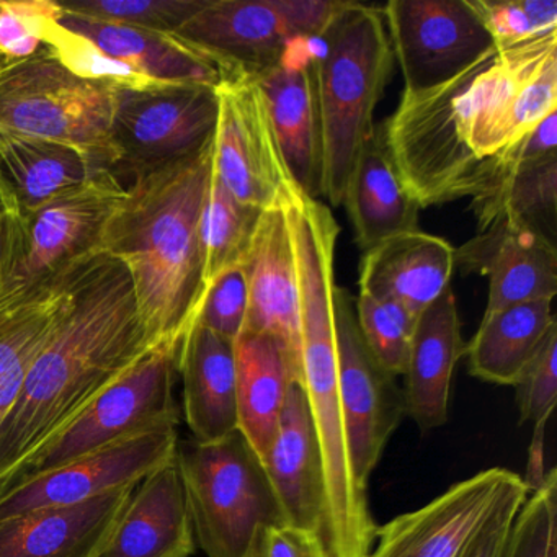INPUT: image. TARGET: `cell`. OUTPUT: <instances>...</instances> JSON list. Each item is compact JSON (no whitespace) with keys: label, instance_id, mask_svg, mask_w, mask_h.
Segmentation results:
<instances>
[{"label":"cell","instance_id":"ab89813d","mask_svg":"<svg viewBox=\"0 0 557 557\" xmlns=\"http://www.w3.org/2000/svg\"><path fill=\"white\" fill-rule=\"evenodd\" d=\"M249 311V289L243 267H234L221 273L205 293L197 324L220 337L233 342L246 325Z\"/></svg>","mask_w":557,"mask_h":557},{"label":"cell","instance_id":"8fae6325","mask_svg":"<svg viewBox=\"0 0 557 557\" xmlns=\"http://www.w3.org/2000/svg\"><path fill=\"white\" fill-rule=\"evenodd\" d=\"M528 495L520 475L485 469L419 510L377 527V544L368 557H466L498 513Z\"/></svg>","mask_w":557,"mask_h":557},{"label":"cell","instance_id":"4316f807","mask_svg":"<svg viewBox=\"0 0 557 557\" xmlns=\"http://www.w3.org/2000/svg\"><path fill=\"white\" fill-rule=\"evenodd\" d=\"M178 376L195 440L216 442L239 430L233 342L195 322L182 341Z\"/></svg>","mask_w":557,"mask_h":557},{"label":"cell","instance_id":"52a82bcc","mask_svg":"<svg viewBox=\"0 0 557 557\" xmlns=\"http://www.w3.org/2000/svg\"><path fill=\"white\" fill-rule=\"evenodd\" d=\"M116 89L77 76L48 47L24 60L0 58V128L76 146L112 172Z\"/></svg>","mask_w":557,"mask_h":557},{"label":"cell","instance_id":"5bb4252c","mask_svg":"<svg viewBox=\"0 0 557 557\" xmlns=\"http://www.w3.org/2000/svg\"><path fill=\"white\" fill-rule=\"evenodd\" d=\"M338 393L347 432L351 469L358 485L368 492V481L394 430L406 416L403 389L394 376L374 361L361 338L350 296L335 293Z\"/></svg>","mask_w":557,"mask_h":557},{"label":"cell","instance_id":"f35d334b","mask_svg":"<svg viewBox=\"0 0 557 557\" xmlns=\"http://www.w3.org/2000/svg\"><path fill=\"white\" fill-rule=\"evenodd\" d=\"M44 47L51 48L67 70L73 71L77 76L86 77V79L128 87L156 84L141 79L125 64L106 57L102 51L97 50L94 45L84 40L79 35L61 27L60 21L54 22L48 28Z\"/></svg>","mask_w":557,"mask_h":557},{"label":"cell","instance_id":"3957f363","mask_svg":"<svg viewBox=\"0 0 557 557\" xmlns=\"http://www.w3.org/2000/svg\"><path fill=\"white\" fill-rule=\"evenodd\" d=\"M213 151L214 143L190 161L133 181L103 233L102 252L128 269L156 344L184 341L207 293L201 216Z\"/></svg>","mask_w":557,"mask_h":557},{"label":"cell","instance_id":"83f0119b","mask_svg":"<svg viewBox=\"0 0 557 557\" xmlns=\"http://www.w3.org/2000/svg\"><path fill=\"white\" fill-rule=\"evenodd\" d=\"M239 430L260 461L265 459L285 406L289 386L298 381L285 348L259 332H240L234 341Z\"/></svg>","mask_w":557,"mask_h":557},{"label":"cell","instance_id":"74e56055","mask_svg":"<svg viewBox=\"0 0 557 557\" xmlns=\"http://www.w3.org/2000/svg\"><path fill=\"white\" fill-rule=\"evenodd\" d=\"M61 14L60 4L50 0L0 2V58L24 60L40 51Z\"/></svg>","mask_w":557,"mask_h":557},{"label":"cell","instance_id":"277c9868","mask_svg":"<svg viewBox=\"0 0 557 557\" xmlns=\"http://www.w3.org/2000/svg\"><path fill=\"white\" fill-rule=\"evenodd\" d=\"M321 197L342 207L358 156L374 133V110L393 71L394 53L383 12L348 2L319 38Z\"/></svg>","mask_w":557,"mask_h":557},{"label":"cell","instance_id":"e575fe53","mask_svg":"<svg viewBox=\"0 0 557 557\" xmlns=\"http://www.w3.org/2000/svg\"><path fill=\"white\" fill-rule=\"evenodd\" d=\"M58 4L66 14L174 35L208 0H74Z\"/></svg>","mask_w":557,"mask_h":557},{"label":"cell","instance_id":"603a6c76","mask_svg":"<svg viewBox=\"0 0 557 557\" xmlns=\"http://www.w3.org/2000/svg\"><path fill=\"white\" fill-rule=\"evenodd\" d=\"M194 524L175 458L136 485L94 557H190Z\"/></svg>","mask_w":557,"mask_h":557},{"label":"cell","instance_id":"9c48e42d","mask_svg":"<svg viewBox=\"0 0 557 557\" xmlns=\"http://www.w3.org/2000/svg\"><path fill=\"white\" fill-rule=\"evenodd\" d=\"M126 195L110 171H100L28 216L11 272L0 286V314L57 285L74 267L102 252L103 233Z\"/></svg>","mask_w":557,"mask_h":557},{"label":"cell","instance_id":"4dcf8cb0","mask_svg":"<svg viewBox=\"0 0 557 557\" xmlns=\"http://www.w3.org/2000/svg\"><path fill=\"white\" fill-rule=\"evenodd\" d=\"M67 276L0 314V425L14 407L32 363L57 331L70 295Z\"/></svg>","mask_w":557,"mask_h":557},{"label":"cell","instance_id":"4fadbf2b","mask_svg":"<svg viewBox=\"0 0 557 557\" xmlns=\"http://www.w3.org/2000/svg\"><path fill=\"white\" fill-rule=\"evenodd\" d=\"M177 445V425L158 426L12 482L0 492V520L38 508L79 504L138 485L175 458Z\"/></svg>","mask_w":557,"mask_h":557},{"label":"cell","instance_id":"7a4b0ae2","mask_svg":"<svg viewBox=\"0 0 557 557\" xmlns=\"http://www.w3.org/2000/svg\"><path fill=\"white\" fill-rule=\"evenodd\" d=\"M66 308L0 425V492L107 386L141 360L152 341L128 269L97 252L67 276Z\"/></svg>","mask_w":557,"mask_h":557},{"label":"cell","instance_id":"2e32d148","mask_svg":"<svg viewBox=\"0 0 557 557\" xmlns=\"http://www.w3.org/2000/svg\"><path fill=\"white\" fill-rule=\"evenodd\" d=\"M318 57L319 40L298 38L275 66L256 76L289 178L315 200L321 197L322 178Z\"/></svg>","mask_w":557,"mask_h":557},{"label":"cell","instance_id":"d6986e66","mask_svg":"<svg viewBox=\"0 0 557 557\" xmlns=\"http://www.w3.org/2000/svg\"><path fill=\"white\" fill-rule=\"evenodd\" d=\"M283 521L321 534L325 543V472L308 397L295 381L286 394L275 440L263 459Z\"/></svg>","mask_w":557,"mask_h":557},{"label":"cell","instance_id":"7402d4cb","mask_svg":"<svg viewBox=\"0 0 557 557\" xmlns=\"http://www.w3.org/2000/svg\"><path fill=\"white\" fill-rule=\"evenodd\" d=\"M455 270V247L417 230L364 250L358 285L360 292L399 306L417 321L451 288Z\"/></svg>","mask_w":557,"mask_h":557},{"label":"cell","instance_id":"1f68e13d","mask_svg":"<svg viewBox=\"0 0 557 557\" xmlns=\"http://www.w3.org/2000/svg\"><path fill=\"white\" fill-rule=\"evenodd\" d=\"M478 230L497 220L523 224L556 244L557 156L523 165L497 190L471 201Z\"/></svg>","mask_w":557,"mask_h":557},{"label":"cell","instance_id":"484cf974","mask_svg":"<svg viewBox=\"0 0 557 557\" xmlns=\"http://www.w3.org/2000/svg\"><path fill=\"white\" fill-rule=\"evenodd\" d=\"M100 171L107 169L76 146L0 128V191L21 218Z\"/></svg>","mask_w":557,"mask_h":557},{"label":"cell","instance_id":"ac0fdd59","mask_svg":"<svg viewBox=\"0 0 557 557\" xmlns=\"http://www.w3.org/2000/svg\"><path fill=\"white\" fill-rule=\"evenodd\" d=\"M455 269L488 278L485 314L557 295L556 244L523 224L497 220L455 249Z\"/></svg>","mask_w":557,"mask_h":557},{"label":"cell","instance_id":"7bdbcfd3","mask_svg":"<svg viewBox=\"0 0 557 557\" xmlns=\"http://www.w3.org/2000/svg\"><path fill=\"white\" fill-rule=\"evenodd\" d=\"M523 502H513L507 505L498 517L492 521L491 527L484 531L481 537L475 541L472 549L466 557H502L504 556L505 546H507L508 534H510L511 524L515 517L520 511Z\"/></svg>","mask_w":557,"mask_h":557},{"label":"cell","instance_id":"b9f144b4","mask_svg":"<svg viewBox=\"0 0 557 557\" xmlns=\"http://www.w3.org/2000/svg\"><path fill=\"white\" fill-rule=\"evenodd\" d=\"M244 557H331L321 534L286 523L257 531Z\"/></svg>","mask_w":557,"mask_h":557},{"label":"cell","instance_id":"f546056e","mask_svg":"<svg viewBox=\"0 0 557 557\" xmlns=\"http://www.w3.org/2000/svg\"><path fill=\"white\" fill-rule=\"evenodd\" d=\"M556 327L550 299L484 314L474 337L466 344L469 373L485 383L515 386Z\"/></svg>","mask_w":557,"mask_h":557},{"label":"cell","instance_id":"8d00e7d4","mask_svg":"<svg viewBox=\"0 0 557 557\" xmlns=\"http://www.w3.org/2000/svg\"><path fill=\"white\" fill-rule=\"evenodd\" d=\"M472 5L498 50H507L557 32L556 0H472Z\"/></svg>","mask_w":557,"mask_h":557},{"label":"cell","instance_id":"7c38bea8","mask_svg":"<svg viewBox=\"0 0 557 557\" xmlns=\"http://www.w3.org/2000/svg\"><path fill=\"white\" fill-rule=\"evenodd\" d=\"M381 12L404 92L442 86L495 48L472 0H391Z\"/></svg>","mask_w":557,"mask_h":557},{"label":"cell","instance_id":"ffe728a7","mask_svg":"<svg viewBox=\"0 0 557 557\" xmlns=\"http://www.w3.org/2000/svg\"><path fill=\"white\" fill-rule=\"evenodd\" d=\"M60 25L89 41L106 57L125 64L148 83L197 84L220 89L223 84L243 77L177 35L66 12L61 14Z\"/></svg>","mask_w":557,"mask_h":557},{"label":"cell","instance_id":"30bf717a","mask_svg":"<svg viewBox=\"0 0 557 557\" xmlns=\"http://www.w3.org/2000/svg\"><path fill=\"white\" fill-rule=\"evenodd\" d=\"M182 342L152 347L119 380L107 386L73 422L22 466L12 482L40 474L97 449L115 445L148 430L178 425L174 389Z\"/></svg>","mask_w":557,"mask_h":557},{"label":"cell","instance_id":"6da1fadb","mask_svg":"<svg viewBox=\"0 0 557 557\" xmlns=\"http://www.w3.org/2000/svg\"><path fill=\"white\" fill-rule=\"evenodd\" d=\"M557 112V32L485 53L442 86L404 92L381 126L407 194L422 208L497 190L540 161L527 136Z\"/></svg>","mask_w":557,"mask_h":557},{"label":"cell","instance_id":"ba28073f","mask_svg":"<svg viewBox=\"0 0 557 557\" xmlns=\"http://www.w3.org/2000/svg\"><path fill=\"white\" fill-rule=\"evenodd\" d=\"M220 119L218 89L197 84L119 86L112 120L120 182L136 181L207 151Z\"/></svg>","mask_w":557,"mask_h":557},{"label":"cell","instance_id":"8992f818","mask_svg":"<svg viewBox=\"0 0 557 557\" xmlns=\"http://www.w3.org/2000/svg\"><path fill=\"white\" fill-rule=\"evenodd\" d=\"M195 540L208 557H244L265 524L285 523L263 462L240 430L178 440L175 451Z\"/></svg>","mask_w":557,"mask_h":557},{"label":"cell","instance_id":"ee69618b","mask_svg":"<svg viewBox=\"0 0 557 557\" xmlns=\"http://www.w3.org/2000/svg\"><path fill=\"white\" fill-rule=\"evenodd\" d=\"M22 220L8 198L0 191V286L11 272L18 240H21Z\"/></svg>","mask_w":557,"mask_h":557},{"label":"cell","instance_id":"d590c367","mask_svg":"<svg viewBox=\"0 0 557 557\" xmlns=\"http://www.w3.org/2000/svg\"><path fill=\"white\" fill-rule=\"evenodd\" d=\"M502 557H557V472L524 500L515 517Z\"/></svg>","mask_w":557,"mask_h":557},{"label":"cell","instance_id":"60d3db41","mask_svg":"<svg viewBox=\"0 0 557 557\" xmlns=\"http://www.w3.org/2000/svg\"><path fill=\"white\" fill-rule=\"evenodd\" d=\"M515 387L520 423L537 425L550 419L557 399V327L549 332Z\"/></svg>","mask_w":557,"mask_h":557},{"label":"cell","instance_id":"d4e9b609","mask_svg":"<svg viewBox=\"0 0 557 557\" xmlns=\"http://www.w3.org/2000/svg\"><path fill=\"white\" fill-rule=\"evenodd\" d=\"M465 355L461 321L449 288L417 319L404 374V407L422 432L448 420L453 373Z\"/></svg>","mask_w":557,"mask_h":557},{"label":"cell","instance_id":"44dd1931","mask_svg":"<svg viewBox=\"0 0 557 557\" xmlns=\"http://www.w3.org/2000/svg\"><path fill=\"white\" fill-rule=\"evenodd\" d=\"M178 38L240 76H259L278 63L293 37L278 0H208Z\"/></svg>","mask_w":557,"mask_h":557},{"label":"cell","instance_id":"cb8c5ba5","mask_svg":"<svg viewBox=\"0 0 557 557\" xmlns=\"http://www.w3.org/2000/svg\"><path fill=\"white\" fill-rule=\"evenodd\" d=\"M136 485L0 520V557H94Z\"/></svg>","mask_w":557,"mask_h":557},{"label":"cell","instance_id":"836d02e7","mask_svg":"<svg viewBox=\"0 0 557 557\" xmlns=\"http://www.w3.org/2000/svg\"><path fill=\"white\" fill-rule=\"evenodd\" d=\"M355 318L361 338L377 364L391 376H404L409 363L416 319L389 301L360 292Z\"/></svg>","mask_w":557,"mask_h":557},{"label":"cell","instance_id":"5b68a950","mask_svg":"<svg viewBox=\"0 0 557 557\" xmlns=\"http://www.w3.org/2000/svg\"><path fill=\"white\" fill-rule=\"evenodd\" d=\"M302 387L321 446L325 472V546L331 557H368L376 523L368 507V492L351 469L338 393L335 288L327 280L301 285Z\"/></svg>","mask_w":557,"mask_h":557},{"label":"cell","instance_id":"d6a6232c","mask_svg":"<svg viewBox=\"0 0 557 557\" xmlns=\"http://www.w3.org/2000/svg\"><path fill=\"white\" fill-rule=\"evenodd\" d=\"M262 211L237 200L224 187L213 169L201 216L203 278L207 288L221 273L234 267H243Z\"/></svg>","mask_w":557,"mask_h":557},{"label":"cell","instance_id":"e0dca14e","mask_svg":"<svg viewBox=\"0 0 557 557\" xmlns=\"http://www.w3.org/2000/svg\"><path fill=\"white\" fill-rule=\"evenodd\" d=\"M243 270L249 289L244 331L275 338L288 354L301 383V296L295 247L282 197L260 214Z\"/></svg>","mask_w":557,"mask_h":557},{"label":"cell","instance_id":"9a60e30c","mask_svg":"<svg viewBox=\"0 0 557 557\" xmlns=\"http://www.w3.org/2000/svg\"><path fill=\"white\" fill-rule=\"evenodd\" d=\"M220 119L213 169L224 187L243 203L265 210L292 182L280 152L256 77L243 76L218 89Z\"/></svg>","mask_w":557,"mask_h":557},{"label":"cell","instance_id":"f1b7e54d","mask_svg":"<svg viewBox=\"0 0 557 557\" xmlns=\"http://www.w3.org/2000/svg\"><path fill=\"white\" fill-rule=\"evenodd\" d=\"M363 250L419 230V205L412 200L394 168L381 126L364 143L348 182L344 200Z\"/></svg>","mask_w":557,"mask_h":557}]
</instances>
